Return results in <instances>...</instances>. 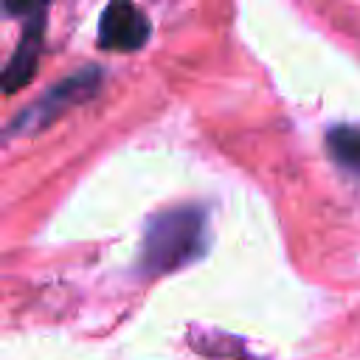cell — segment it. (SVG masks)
Wrapping results in <instances>:
<instances>
[{"instance_id":"6da1fadb","label":"cell","mask_w":360,"mask_h":360,"mask_svg":"<svg viewBox=\"0 0 360 360\" xmlns=\"http://www.w3.org/2000/svg\"><path fill=\"white\" fill-rule=\"evenodd\" d=\"M208 219L200 205H172L146 219L138 270L143 276H166L188 267L205 253Z\"/></svg>"},{"instance_id":"3957f363","label":"cell","mask_w":360,"mask_h":360,"mask_svg":"<svg viewBox=\"0 0 360 360\" xmlns=\"http://www.w3.org/2000/svg\"><path fill=\"white\" fill-rule=\"evenodd\" d=\"M149 34V17L132 0H110L98 17V48L104 51H138L146 45Z\"/></svg>"},{"instance_id":"5b68a950","label":"cell","mask_w":360,"mask_h":360,"mask_svg":"<svg viewBox=\"0 0 360 360\" xmlns=\"http://www.w3.org/2000/svg\"><path fill=\"white\" fill-rule=\"evenodd\" d=\"M323 143H326L329 158L340 169H346L352 174H360V127H352V124L329 127Z\"/></svg>"},{"instance_id":"277c9868","label":"cell","mask_w":360,"mask_h":360,"mask_svg":"<svg viewBox=\"0 0 360 360\" xmlns=\"http://www.w3.org/2000/svg\"><path fill=\"white\" fill-rule=\"evenodd\" d=\"M42 34H45V11L37 8L25 25V34H22L17 51L11 53V59L0 70V90L3 93H17L34 79L39 51H42Z\"/></svg>"},{"instance_id":"8992f818","label":"cell","mask_w":360,"mask_h":360,"mask_svg":"<svg viewBox=\"0 0 360 360\" xmlns=\"http://www.w3.org/2000/svg\"><path fill=\"white\" fill-rule=\"evenodd\" d=\"M0 6H3L6 14L28 17V14H34L37 8H42V0H0Z\"/></svg>"},{"instance_id":"7a4b0ae2","label":"cell","mask_w":360,"mask_h":360,"mask_svg":"<svg viewBox=\"0 0 360 360\" xmlns=\"http://www.w3.org/2000/svg\"><path fill=\"white\" fill-rule=\"evenodd\" d=\"M101 68L96 65H87L82 68L79 73H70L68 79H62L59 84L48 87L34 104H28L8 127H6V135H37L42 132L45 127H51L56 118H62L70 107L76 104H84L87 98H93L101 87Z\"/></svg>"}]
</instances>
